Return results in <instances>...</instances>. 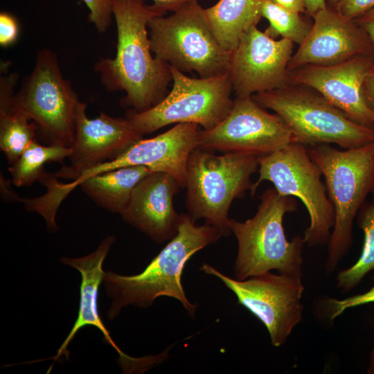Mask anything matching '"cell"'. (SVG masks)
Returning <instances> with one entry per match:
<instances>
[{"label":"cell","mask_w":374,"mask_h":374,"mask_svg":"<svg viewBox=\"0 0 374 374\" xmlns=\"http://www.w3.org/2000/svg\"><path fill=\"white\" fill-rule=\"evenodd\" d=\"M286 9L300 13L306 12L303 0H269Z\"/></svg>","instance_id":"33"},{"label":"cell","mask_w":374,"mask_h":374,"mask_svg":"<svg viewBox=\"0 0 374 374\" xmlns=\"http://www.w3.org/2000/svg\"><path fill=\"white\" fill-rule=\"evenodd\" d=\"M335 8L343 15L354 19L374 8V0H343Z\"/></svg>","instance_id":"29"},{"label":"cell","mask_w":374,"mask_h":374,"mask_svg":"<svg viewBox=\"0 0 374 374\" xmlns=\"http://www.w3.org/2000/svg\"><path fill=\"white\" fill-rule=\"evenodd\" d=\"M19 33L16 19L10 14L1 12L0 14V44L7 46L14 43Z\"/></svg>","instance_id":"28"},{"label":"cell","mask_w":374,"mask_h":374,"mask_svg":"<svg viewBox=\"0 0 374 374\" xmlns=\"http://www.w3.org/2000/svg\"><path fill=\"white\" fill-rule=\"evenodd\" d=\"M357 224L364 234L361 255L353 265L341 270L337 276V287L345 292L353 290L374 269V201L361 207Z\"/></svg>","instance_id":"24"},{"label":"cell","mask_w":374,"mask_h":374,"mask_svg":"<svg viewBox=\"0 0 374 374\" xmlns=\"http://www.w3.org/2000/svg\"><path fill=\"white\" fill-rule=\"evenodd\" d=\"M363 93L369 109L374 114V68L364 82Z\"/></svg>","instance_id":"32"},{"label":"cell","mask_w":374,"mask_h":374,"mask_svg":"<svg viewBox=\"0 0 374 374\" xmlns=\"http://www.w3.org/2000/svg\"><path fill=\"white\" fill-rule=\"evenodd\" d=\"M291 143L292 134L281 117L270 114L249 96L235 97L220 123L210 130H199L196 148L259 157Z\"/></svg>","instance_id":"12"},{"label":"cell","mask_w":374,"mask_h":374,"mask_svg":"<svg viewBox=\"0 0 374 374\" xmlns=\"http://www.w3.org/2000/svg\"><path fill=\"white\" fill-rule=\"evenodd\" d=\"M154 3L150 7L154 11L161 15L166 14L168 11L175 12L184 6L199 0H152Z\"/></svg>","instance_id":"30"},{"label":"cell","mask_w":374,"mask_h":374,"mask_svg":"<svg viewBox=\"0 0 374 374\" xmlns=\"http://www.w3.org/2000/svg\"><path fill=\"white\" fill-rule=\"evenodd\" d=\"M354 20L367 34L374 47V8L366 11Z\"/></svg>","instance_id":"31"},{"label":"cell","mask_w":374,"mask_h":374,"mask_svg":"<svg viewBox=\"0 0 374 374\" xmlns=\"http://www.w3.org/2000/svg\"><path fill=\"white\" fill-rule=\"evenodd\" d=\"M266 0H220L205 8L210 27L220 45L231 53L244 33L260 21Z\"/></svg>","instance_id":"20"},{"label":"cell","mask_w":374,"mask_h":374,"mask_svg":"<svg viewBox=\"0 0 374 374\" xmlns=\"http://www.w3.org/2000/svg\"><path fill=\"white\" fill-rule=\"evenodd\" d=\"M373 68L374 55L330 66L305 65L288 72L287 84L310 87L353 121L374 128V114L363 93L364 82Z\"/></svg>","instance_id":"14"},{"label":"cell","mask_w":374,"mask_h":374,"mask_svg":"<svg viewBox=\"0 0 374 374\" xmlns=\"http://www.w3.org/2000/svg\"><path fill=\"white\" fill-rule=\"evenodd\" d=\"M258 162L259 175L252 184L251 195H254L261 182L268 181L280 195L298 197L310 217L304 242L310 247L328 243L335 224V211L321 181V172L310 158L308 146L291 143L258 157Z\"/></svg>","instance_id":"9"},{"label":"cell","mask_w":374,"mask_h":374,"mask_svg":"<svg viewBox=\"0 0 374 374\" xmlns=\"http://www.w3.org/2000/svg\"><path fill=\"white\" fill-rule=\"evenodd\" d=\"M199 269L221 280L234 293L238 303L265 326L274 346L283 345L301 321L304 291L302 278L268 271L238 280L207 263H203Z\"/></svg>","instance_id":"11"},{"label":"cell","mask_w":374,"mask_h":374,"mask_svg":"<svg viewBox=\"0 0 374 374\" xmlns=\"http://www.w3.org/2000/svg\"><path fill=\"white\" fill-rule=\"evenodd\" d=\"M198 126L195 123H178L153 138L142 139L114 159L85 171L71 183L63 184V188L69 193L89 177L129 166H145L152 172L168 173L184 188L188 161L196 148Z\"/></svg>","instance_id":"16"},{"label":"cell","mask_w":374,"mask_h":374,"mask_svg":"<svg viewBox=\"0 0 374 374\" xmlns=\"http://www.w3.org/2000/svg\"><path fill=\"white\" fill-rule=\"evenodd\" d=\"M308 148L324 177L335 211L325 264L326 272L330 274L348 253L353 243V220L366 197L374 193V141L343 150L330 144Z\"/></svg>","instance_id":"4"},{"label":"cell","mask_w":374,"mask_h":374,"mask_svg":"<svg viewBox=\"0 0 374 374\" xmlns=\"http://www.w3.org/2000/svg\"><path fill=\"white\" fill-rule=\"evenodd\" d=\"M343 0H327V5L330 7L336 8Z\"/></svg>","instance_id":"36"},{"label":"cell","mask_w":374,"mask_h":374,"mask_svg":"<svg viewBox=\"0 0 374 374\" xmlns=\"http://www.w3.org/2000/svg\"><path fill=\"white\" fill-rule=\"evenodd\" d=\"M258 157L195 148L189 157L186 176V207L195 221L218 229L223 236L231 233L228 217L233 201L251 190V175L258 170Z\"/></svg>","instance_id":"5"},{"label":"cell","mask_w":374,"mask_h":374,"mask_svg":"<svg viewBox=\"0 0 374 374\" xmlns=\"http://www.w3.org/2000/svg\"><path fill=\"white\" fill-rule=\"evenodd\" d=\"M252 98L281 117L292 134L293 143L308 147L335 143L349 149L374 141V128L353 121L310 87L287 84Z\"/></svg>","instance_id":"6"},{"label":"cell","mask_w":374,"mask_h":374,"mask_svg":"<svg viewBox=\"0 0 374 374\" xmlns=\"http://www.w3.org/2000/svg\"><path fill=\"white\" fill-rule=\"evenodd\" d=\"M89 10V20L98 32L105 33L112 19V0H82Z\"/></svg>","instance_id":"26"},{"label":"cell","mask_w":374,"mask_h":374,"mask_svg":"<svg viewBox=\"0 0 374 374\" xmlns=\"http://www.w3.org/2000/svg\"><path fill=\"white\" fill-rule=\"evenodd\" d=\"M374 280V278H373ZM328 318L333 320L347 309L374 302V285L366 292L344 299L327 298Z\"/></svg>","instance_id":"27"},{"label":"cell","mask_w":374,"mask_h":374,"mask_svg":"<svg viewBox=\"0 0 374 374\" xmlns=\"http://www.w3.org/2000/svg\"><path fill=\"white\" fill-rule=\"evenodd\" d=\"M367 373L369 374H374V347L373 348V350L371 353L370 362H369L368 368L367 370Z\"/></svg>","instance_id":"35"},{"label":"cell","mask_w":374,"mask_h":374,"mask_svg":"<svg viewBox=\"0 0 374 374\" xmlns=\"http://www.w3.org/2000/svg\"><path fill=\"white\" fill-rule=\"evenodd\" d=\"M182 188L173 176L152 172L134 188L123 220L157 243L170 240L178 231L181 214L173 206V197Z\"/></svg>","instance_id":"19"},{"label":"cell","mask_w":374,"mask_h":374,"mask_svg":"<svg viewBox=\"0 0 374 374\" xmlns=\"http://www.w3.org/2000/svg\"><path fill=\"white\" fill-rule=\"evenodd\" d=\"M262 16L269 25L264 31L275 39L278 36L301 45L308 35L312 24L301 13L290 10L266 0L262 9Z\"/></svg>","instance_id":"25"},{"label":"cell","mask_w":374,"mask_h":374,"mask_svg":"<svg viewBox=\"0 0 374 374\" xmlns=\"http://www.w3.org/2000/svg\"><path fill=\"white\" fill-rule=\"evenodd\" d=\"M312 17L311 30L292 55L289 71L305 65L330 66L358 55H374L367 34L336 8L327 6Z\"/></svg>","instance_id":"17"},{"label":"cell","mask_w":374,"mask_h":374,"mask_svg":"<svg viewBox=\"0 0 374 374\" xmlns=\"http://www.w3.org/2000/svg\"><path fill=\"white\" fill-rule=\"evenodd\" d=\"M306 12L313 16L319 10L327 7V0H303Z\"/></svg>","instance_id":"34"},{"label":"cell","mask_w":374,"mask_h":374,"mask_svg":"<svg viewBox=\"0 0 374 374\" xmlns=\"http://www.w3.org/2000/svg\"><path fill=\"white\" fill-rule=\"evenodd\" d=\"M172 87L156 105L141 112L130 110L126 118L141 135L173 123H195L210 130L229 113L233 100L228 73L194 78L170 66Z\"/></svg>","instance_id":"10"},{"label":"cell","mask_w":374,"mask_h":374,"mask_svg":"<svg viewBox=\"0 0 374 374\" xmlns=\"http://www.w3.org/2000/svg\"><path fill=\"white\" fill-rule=\"evenodd\" d=\"M222 236L218 229L206 223L197 225L188 213H181L177 234L141 273L123 276L105 272L103 283L112 299L107 317L115 319L128 305L148 308L160 296L177 299L193 317L197 305L187 298L181 282L184 267L196 252Z\"/></svg>","instance_id":"2"},{"label":"cell","mask_w":374,"mask_h":374,"mask_svg":"<svg viewBox=\"0 0 374 374\" xmlns=\"http://www.w3.org/2000/svg\"><path fill=\"white\" fill-rule=\"evenodd\" d=\"M296 208L294 197L271 188L262 194L253 217L244 222L230 219L229 229L238 242L235 278L244 280L273 269L302 278L303 238L296 235L289 241L283 227L285 215Z\"/></svg>","instance_id":"3"},{"label":"cell","mask_w":374,"mask_h":374,"mask_svg":"<svg viewBox=\"0 0 374 374\" xmlns=\"http://www.w3.org/2000/svg\"><path fill=\"white\" fill-rule=\"evenodd\" d=\"M37 125L24 114L0 107V149L10 166L36 140Z\"/></svg>","instance_id":"23"},{"label":"cell","mask_w":374,"mask_h":374,"mask_svg":"<svg viewBox=\"0 0 374 374\" xmlns=\"http://www.w3.org/2000/svg\"><path fill=\"white\" fill-rule=\"evenodd\" d=\"M87 104L79 102L75 114V127L69 166L62 165L53 175L75 181L85 171L114 159L131 145L143 139L130 121L101 112L89 118Z\"/></svg>","instance_id":"15"},{"label":"cell","mask_w":374,"mask_h":374,"mask_svg":"<svg viewBox=\"0 0 374 374\" xmlns=\"http://www.w3.org/2000/svg\"><path fill=\"white\" fill-rule=\"evenodd\" d=\"M72 148L57 143L44 145L33 141L19 159L8 170L12 183L19 187L29 186L35 181H40L46 172L44 164L48 162L62 163L69 157Z\"/></svg>","instance_id":"22"},{"label":"cell","mask_w":374,"mask_h":374,"mask_svg":"<svg viewBox=\"0 0 374 374\" xmlns=\"http://www.w3.org/2000/svg\"><path fill=\"white\" fill-rule=\"evenodd\" d=\"M145 166H129L89 177L80 186L96 204L120 215L125 209L135 186L150 173Z\"/></svg>","instance_id":"21"},{"label":"cell","mask_w":374,"mask_h":374,"mask_svg":"<svg viewBox=\"0 0 374 374\" xmlns=\"http://www.w3.org/2000/svg\"><path fill=\"white\" fill-rule=\"evenodd\" d=\"M80 100L65 79L56 55L44 48L37 54L34 68L14 95L0 96V107L21 113L33 121L51 143L71 148Z\"/></svg>","instance_id":"8"},{"label":"cell","mask_w":374,"mask_h":374,"mask_svg":"<svg viewBox=\"0 0 374 374\" xmlns=\"http://www.w3.org/2000/svg\"><path fill=\"white\" fill-rule=\"evenodd\" d=\"M145 0H112L117 30L116 54L100 59L94 69L109 91H124L121 104L136 112L148 110L167 95L172 82L170 66L152 55L148 24L163 16Z\"/></svg>","instance_id":"1"},{"label":"cell","mask_w":374,"mask_h":374,"mask_svg":"<svg viewBox=\"0 0 374 374\" xmlns=\"http://www.w3.org/2000/svg\"><path fill=\"white\" fill-rule=\"evenodd\" d=\"M154 56L183 73L199 78L228 73L231 53L219 43L208 24L205 8L189 3L168 17L155 16L148 24Z\"/></svg>","instance_id":"7"},{"label":"cell","mask_w":374,"mask_h":374,"mask_svg":"<svg viewBox=\"0 0 374 374\" xmlns=\"http://www.w3.org/2000/svg\"><path fill=\"white\" fill-rule=\"evenodd\" d=\"M115 240V236H107L91 253L79 258L60 259L62 263L76 269L80 272L81 284L77 319L69 335L58 348L56 355L53 357V361L57 360L62 355L66 356L69 359V352L67 348L71 340L80 329L87 326H92L100 331L107 344L117 352L119 356V364L125 373L142 372L159 362L158 356L135 358L125 354L115 344L100 319L98 308V296L100 285L101 283H103L105 274L103 265Z\"/></svg>","instance_id":"18"},{"label":"cell","mask_w":374,"mask_h":374,"mask_svg":"<svg viewBox=\"0 0 374 374\" xmlns=\"http://www.w3.org/2000/svg\"><path fill=\"white\" fill-rule=\"evenodd\" d=\"M294 43L276 40L251 26L231 53L228 73L236 97H249L287 85Z\"/></svg>","instance_id":"13"}]
</instances>
